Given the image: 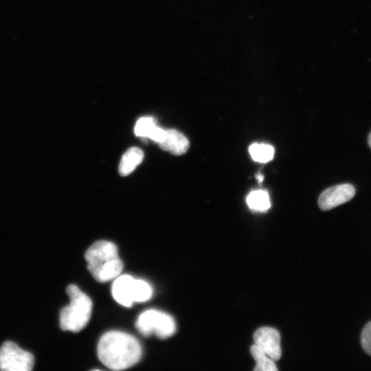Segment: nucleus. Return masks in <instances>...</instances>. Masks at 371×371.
Wrapping results in <instances>:
<instances>
[{
  "instance_id": "1",
  "label": "nucleus",
  "mask_w": 371,
  "mask_h": 371,
  "mask_svg": "<svg viewBox=\"0 0 371 371\" xmlns=\"http://www.w3.org/2000/svg\"><path fill=\"white\" fill-rule=\"evenodd\" d=\"M100 361L113 370L126 369L139 361L142 347L133 335L121 331H109L104 334L98 345Z\"/></svg>"
},
{
  "instance_id": "2",
  "label": "nucleus",
  "mask_w": 371,
  "mask_h": 371,
  "mask_svg": "<svg viewBox=\"0 0 371 371\" xmlns=\"http://www.w3.org/2000/svg\"><path fill=\"white\" fill-rule=\"evenodd\" d=\"M87 269L98 282H104L117 277L123 269V263L115 244L106 240L94 243L85 255Z\"/></svg>"
},
{
  "instance_id": "3",
  "label": "nucleus",
  "mask_w": 371,
  "mask_h": 371,
  "mask_svg": "<svg viewBox=\"0 0 371 371\" xmlns=\"http://www.w3.org/2000/svg\"><path fill=\"white\" fill-rule=\"evenodd\" d=\"M70 303L60 312V326L63 330L79 332L88 324L92 311L91 299L75 284L67 288Z\"/></svg>"
},
{
  "instance_id": "4",
  "label": "nucleus",
  "mask_w": 371,
  "mask_h": 371,
  "mask_svg": "<svg viewBox=\"0 0 371 371\" xmlns=\"http://www.w3.org/2000/svg\"><path fill=\"white\" fill-rule=\"evenodd\" d=\"M112 295L119 304L129 307L135 302H145L150 299L152 288L144 280L134 279L129 275H123L114 281Z\"/></svg>"
},
{
  "instance_id": "5",
  "label": "nucleus",
  "mask_w": 371,
  "mask_h": 371,
  "mask_svg": "<svg viewBox=\"0 0 371 371\" xmlns=\"http://www.w3.org/2000/svg\"><path fill=\"white\" fill-rule=\"evenodd\" d=\"M136 328L145 336L155 334L161 339L168 338L176 331V324L172 317L154 309L146 311L139 315Z\"/></svg>"
},
{
  "instance_id": "6",
  "label": "nucleus",
  "mask_w": 371,
  "mask_h": 371,
  "mask_svg": "<svg viewBox=\"0 0 371 371\" xmlns=\"http://www.w3.org/2000/svg\"><path fill=\"white\" fill-rule=\"evenodd\" d=\"M34 365L32 353L21 349L12 341H5L0 347V370L30 371Z\"/></svg>"
},
{
  "instance_id": "7",
  "label": "nucleus",
  "mask_w": 371,
  "mask_h": 371,
  "mask_svg": "<svg viewBox=\"0 0 371 371\" xmlns=\"http://www.w3.org/2000/svg\"><path fill=\"white\" fill-rule=\"evenodd\" d=\"M355 194V188L352 184H338L321 193L318 198V205L322 210H329L349 201Z\"/></svg>"
},
{
  "instance_id": "8",
  "label": "nucleus",
  "mask_w": 371,
  "mask_h": 371,
  "mask_svg": "<svg viewBox=\"0 0 371 371\" xmlns=\"http://www.w3.org/2000/svg\"><path fill=\"white\" fill-rule=\"evenodd\" d=\"M255 345L269 357L277 361L281 357L280 335L279 332L271 327H261L254 335Z\"/></svg>"
},
{
  "instance_id": "9",
  "label": "nucleus",
  "mask_w": 371,
  "mask_h": 371,
  "mask_svg": "<svg viewBox=\"0 0 371 371\" xmlns=\"http://www.w3.org/2000/svg\"><path fill=\"white\" fill-rule=\"evenodd\" d=\"M158 144L162 150L175 155L186 153L190 146L188 138L175 129L166 130L163 139Z\"/></svg>"
},
{
  "instance_id": "10",
  "label": "nucleus",
  "mask_w": 371,
  "mask_h": 371,
  "mask_svg": "<svg viewBox=\"0 0 371 371\" xmlns=\"http://www.w3.org/2000/svg\"><path fill=\"white\" fill-rule=\"evenodd\" d=\"M144 159L143 151L137 147H131L123 155L119 166V173L121 176H127L131 173L136 166Z\"/></svg>"
},
{
  "instance_id": "11",
  "label": "nucleus",
  "mask_w": 371,
  "mask_h": 371,
  "mask_svg": "<svg viewBox=\"0 0 371 371\" xmlns=\"http://www.w3.org/2000/svg\"><path fill=\"white\" fill-rule=\"evenodd\" d=\"M247 203L254 211H266L271 206L269 194L263 190L251 192L247 197Z\"/></svg>"
},
{
  "instance_id": "12",
  "label": "nucleus",
  "mask_w": 371,
  "mask_h": 371,
  "mask_svg": "<svg viewBox=\"0 0 371 371\" xmlns=\"http://www.w3.org/2000/svg\"><path fill=\"white\" fill-rule=\"evenodd\" d=\"M250 352L256 362L255 371H276L278 368L273 361L261 349L254 344L250 348Z\"/></svg>"
},
{
  "instance_id": "13",
  "label": "nucleus",
  "mask_w": 371,
  "mask_h": 371,
  "mask_svg": "<svg viewBox=\"0 0 371 371\" xmlns=\"http://www.w3.org/2000/svg\"><path fill=\"white\" fill-rule=\"evenodd\" d=\"M249 152L254 161L267 163L273 159L274 148L269 144L254 143L249 146Z\"/></svg>"
},
{
  "instance_id": "14",
  "label": "nucleus",
  "mask_w": 371,
  "mask_h": 371,
  "mask_svg": "<svg viewBox=\"0 0 371 371\" xmlns=\"http://www.w3.org/2000/svg\"><path fill=\"white\" fill-rule=\"evenodd\" d=\"M156 126V121L153 117H141L135 124V133L137 136L149 138Z\"/></svg>"
},
{
  "instance_id": "15",
  "label": "nucleus",
  "mask_w": 371,
  "mask_h": 371,
  "mask_svg": "<svg viewBox=\"0 0 371 371\" xmlns=\"http://www.w3.org/2000/svg\"><path fill=\"white\" fill-rule=\"evenodd\" d=\"M361 344L365 352L371 356V322H368L362 330Z\"/></svg>"
},
{
  "instance_id": "16",
  "label": "nucleus",
  "mask_w": 371,
  "mask_h": 371,
  "mask_svg": "<svg viewBox=\"0 0 371 371\" xmlns=\"http://www.w3.org/2000/svg\"><path fill=\"white\" fill-rule=\"evenodd\" d=\"M256 177L258 181L260 182V183L262 182L263 181V179H264L263 175H262L261 174H259V173L256 175Z\"/></svg>"
},
{
  "instance_id": "17",
  "label": "nucleus",
  "mask_w": 371,
  "mask_h": 371,
  "mask_svg": "<svg viewBox=\"0 0 371 371\" xmlns=\"http://www.w3.org/2000/svg\"><path fill=\"white\" fill-rule=\"evenodd\" d=\"M368 144L370 148H371V132L370 133L368 137Z\"/></svg>"
}]
</instances>
